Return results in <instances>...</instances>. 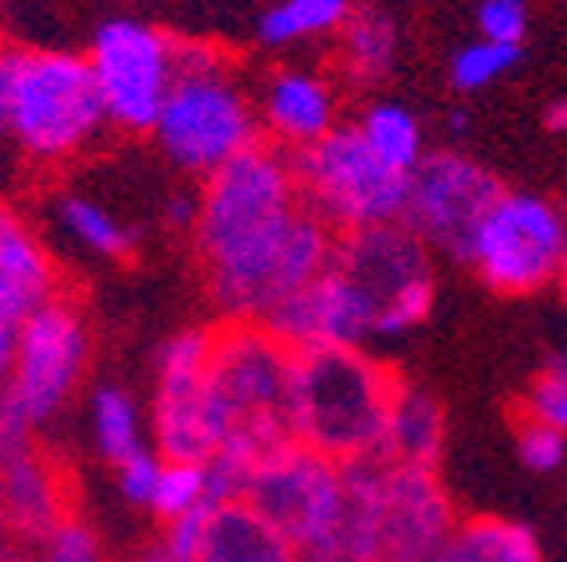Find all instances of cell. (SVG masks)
<instances>
[{
	"instance_id": "f1b7e54d",
	"label": "cell",
	"mask_w": 567,
	"mask_h": 562,
	"mask_svg": "<svg viewBox=\"0 0 567 562\" xmlns=\"http://www.w3.org/2000/svg\"><path fill=\"white\" fill-rule=\"evenodd\" d=\"M520 63V44H496V40H473L450 60V83L457 91H481L505 71Z\"/></svg>"
},
{
	"instance_id": "30bf717a",
	"label": "cell",
	"mask_w": 567,
	"mask_h": 562,
	"mask_svg": "<svg viewBox=\"0 0 567 562\" xmlns=\"http://www.w3.org/2000/svg\"><path fill=\"white\" fill-rule=\"evenodd\" d=\"M339 500H343L339 465L303 445L280 448L276 457L252 468L240 496V503L265 519L296 554L308 551L336 523Z\"/></svg>"
},
{
	"instance_id": "bcb514c9",
	"label": "cell",
	"mask_w": 567,
	"mask_h": 562,
	"mask_svg": "<svg viewBox=\"0 0 567 562\" xmlns=\"http://www.w3.org/2000/svg\"><path fill=\"white\" fill-rule=\"evenodd\" d=\"M556 4H564V9H567V0H556Z\"/></svg>"
},
{
	"instance_id": "484cf974",
	"label": "cell",
	"mask_w": 567,
	"mask_h": 562,
	"mask_svg": "<svg viewBox=\"0 0 567 562\" xmlns=\"http://www.w3.org/2000/svg\"><path fill=\"white\" fill-rule=\"evenodd\" d=\"M347 12H351V0H280L260 17L257 35L268 48H288L296 40L339 32Z\"/></svg>"
},
{
	"instance_id": "7a4b0ae2",
	"label": "cell",
	"mask_w": 567,
	"mask_h": 562,
	"mask_svg": "<svg viewBox=\"0 0 567 562\" xmlns=\"http://www.w3.org/2000/svg\"><path fill=\"white\" fill-rule=\"evenodd\" d=\"M288 366L292 351L260 323L213 331L205 370V429H209V503H240L252 468L296 445L288 429Z\"/></svg>"
},
{
	"instance_id": "3957f363",
	"label": "cell",
	"mask_w": 567,
	"mask_h": 562,
	"mask_svg": "<svg viewBox=\"0 0 567 562\" xmlns=\"http://www.w3.org/2000/svg\"><path fill=\"white\" fill-rule=\"evenodd\" d=\"M394 394H399V382L359 346L292 351L288 429L296 445L336 465L374 457Z\"/></svg>"
},
{
	"instance_id": "ba28073f",
	"label": "cell",
	"mask_w": 567,
	"mask_h": 562,
	"mask_svg": "<svg viewBox=\"0 0 567 562\" xmlns=\"http://www.w3.org/2000/svg\"><path fill=\"white\" fill-rule=\"evenodd\" d=\"M87 67L111 126L151 134L177 71V40L142 20H106L87 48Z\"/></svg>"
},
{
	"instance_id": "603a6c76",
	"label": "cell",
	"mask_w": 567,
	"mask_h": 562,
	"mask_svg": "<svg viewBox=\"0 0 567 562\" xmlns=\"http://www.w3.org/2000/svg\"><path fill=\"white\" fill-rule=\"evenodd\" d=\"M425 562H544L536 535L508 519H470Z\"/></svg>"
},
{
	"instance_id": "60d3db41",
	"label": "cell",
	"mask_w": 567,
	"mask_h": 562,
	"mask_svg": "<svg viewBox=\"0 0 567 562\" xmlns=\"http://www.w3.org/2000/svg\"><path fill=\"white\" fill-rule=\"evenodd\" d=\"M548 126H551V131H567V98L548 111Z\"/></svg>"
},
{
	"instance_id": "836d02e7",
	"label": "cell",
	"mask_w": 567,
	"mask_h": 562,
	"mask_svg": "<svg viewBox=\"0 0 567 562\" xmlns=\"http://www.w3.org/2000/svg\"><path fill=\"white\" fill-rule=\"evenodd\" d=\"M477 28H481V40L520 44L524 28H528V9H524V0H481Z\"/></svg>"
},
{
	"instance_id": "f35d334b",
	"label": "cell",
	"mask_w": 567,
	"mask_h": 562,
	"mask_svg": "<svg viewBox=\"0 0 567 562\" xmlns=\"http://www.w3.org/2000/svg\"><path fill=\"white\" fill-rule=\"evenodd\" d=\"M12 67H17V52H0V138L9 134V111H12Z\"/></svg>"
},
{
	"instance_id": "8992f818",
	"label": "cell",
	"mask_w": 567,
	"mask_h": 562,
	"mask_svg": "<svg viewBox=\"0 0 567 562\" xmlns=\"http://www.w3.org/2000/svg\"><path fill=\"white\" fill-rule=\"evenodd\" d=\"M300 205L331 232L399 225L406 209L410 177L374 158L354 126H336L319 142L288 154Z\"/></svg>"
},
{
	"instance_id": "e0dca14e",
	"label": "cell",
	"mask_w": 567,
	"mask_h": 562,
	"mask_svg": "<svg viewBox=\"0 0 567 562\" xmlns=\"http://www.w3.org/2000/svg\"><path fill=\"white\" fill-rule=\"evenodd\" d=\"M63 516H71L63 476L44 448L32 445L20 457L0 460V531L4 535L44 543V535Z\"/></svg>"
},
{
	"instance_id": "ac0fdd59",
	"label": "cell",
	"mask_w": 567,
	"mask_h": 562,
	"mask_svg": "<svg viewBox=\"0 0 567 562\" xmlns=\"http://www.w3.org/2000/svg\"><path fill=\"white\" fill-rule=\"evenodd\" d=\"M265 126L272 138L303 149L336 131V95L319 75L280 71L265 87Z\"/></svg>"
},
{
	"instance_id": "ee69618b",
	"label": "cell",
	"mask_w": 567,
	"mask_h": 562,
	"mask_svg": "<svg viewBox=\"0 0 567 562\" xmlns=\"http://www.w3.org/2000/svg\"><path fill=\"white\" fill-rule=\"evenodd\" d=\"M453 131H465V111H453Z\"/></svg>"
},
{
	"instance_id": "5bb4252c",
	"label": "cell",
	"mask_w": 567,
	"mask_h": 562,
	"mask_svg": "<svg viewBox=\"0 0 567 562\" xmlns=\"http://www.w3.org/2000/svg\"><path fill=\"white\" fill-rule=\"evenodd\" d=\"M453 511L430 468H394L382 476L379 562H425L450 539Z\"/></svg>"
},
{
	"instance_id": "4fadbf2b",
	"label": "cell",
	"mask_w": 567,
	"mask_h": 562,
	"mask_svg": "<svg viewBox=\"0 0 567 562\" xmlns=\"http://www.w3.org/2000/svg\"><path fill=\"white\" fill-rule=\"evenodd\" d=\"M260 326L288 351L359 346L374 326V303L336 264H328L311 283L276 303Z\"/></svg>"
},
{
	"instance_id": "6da1fadb",
	"label": "cell",
	"mask_w": 567,
	"mask_h": 562,
	"mask_svg": "<svg viewBox=\"0 0 567 562\" xmlns=\"http://www.w3.org/2000/svg\"><path fill=\"white\" fill-rule=\"evenodd\" d=\"M194 240L213 308L229 323H260L336 256V232L296 197L288 154L265 142L205 177Z\"/></svg>"
},
{
	"instance_id": "ffe728a7",
	"label": "cell",
	"mask_w": 567,
	"mask_h": 562,
	"mask_svg": "<svg viewBox=\"0 0 567 562\" xmlns=\"http://www.w3.org/2000/svg\"><path fill=\"white\" fill-rule=\"evenodd\" d=\"M0 288L24 303V311H35L60 295L52 256L12 205H0Z\"/></svg>"
},
{
	"instance_id": "5b68a950",
	"label": "cell",
	"mask_w": 567,
	"mask_h": 562,
	"mask_svg": "<svg viewBox=\"0 0 567 562\" xmlns=\"http://www.w3.org/2000/svg\"><path fill=\"white\" fill-rule=\"evenodd\" d=\"M106 126L95 80L83 55L35 48L17 52L9 134L35 162H68Z\"/></svg>"
},
{
	"instance_id": "9a60e30c",
	"label": "cell",
	"mask_w": 567,
	"mask_h": 562,
	"mask_svg": "<svg viewBox=\"0 0 567 562\" xmlns=\"http://www.w3.org/2000/svg\"><path fill=\"white\" fill-rule=\"evenodd\" d=\"M331 264L363 291L374 303V315L390 299L402 295L410 283L430 280L425 252L417 237L402 225H374V229H354L343 240H336Z\"/></svg>"
},
{
	"instance_id": "ab89813d",
	"label": "cell",
	"mask_w": 567,
	"mask_h": 562,
	"mask_svg": "<svg viewBox=\"0 0 567 562\" xmlns=\"http://www.w3.org/2000/svg\"><path fill=\"white\" fill-rule=\"evenodd\" d=\"M166 217L174 220L177 229H194V217H197V197L189 194H174L166 201Z\"/></svg>"
},
{
	"instance_id": "9c48e42d",
	"label": "cell",
	"mask_w": 567,
	"mask_h": 562,
	"mask_svg": "<svg viewBox=\"0 0 567 562\" xmlns=\"http://www.w3.org/2000/svg\"><path fill=\"white\" fill-rule=\"evenodd\" d=\"M87 323L71 299L52 295L24 315L4 389L17 397L35 429L52 422L71 402L83 370H87Z\"/></svg>"
},
{
	"instance_id": "74e56055",
	"label": "cell",
	"mask_w": 567,
	"mask_h": 562,
	"mask_svg": "<svg viewBox=\"0 0 567 562\" xmlns=\"http://www.w3.org/2000/svg\"><path fill=\"white\" fill-rule=\"evenodd\" d=\"M24 303L9 295V291L0 288V389L9 386V374H12V354H17V334L20 323H24Z\"/></svg>"
},
{
	"instance_id": "d6986e66",
	"label": "cell",
	"mask_w": 567,
	"mask_h": 562,
	"mask_svg": "<svg viewBox=\"0 0 567 562\" xmlns=\"http://www.w3.org/2000/svg\"><path fill=\"white\" fill-rule=\"evenodd\" d=\"M442 437L445 422L434 397L422 394V389L399 386L374 457L394 468H430L434 472L437 457H442Z\"/></svg>"
},
{
	"instance_id": "52a82bcc",
	"label": "cell",
	"mask_w": 567,
	"mask_h": 562,
	"mask_svg": "<svg viewBox=\"0 0 567 562\" xmlns=\"http://www.w3.org/2000/svg\"><path fill=\"white\" fill-rule=\"evenodd\" d=\"M567 248V220L532 194H501L477 220L465 264L493 291L524 295L556 280Z\"/></svg>"
},
{
	"instance_id": "cb8c5ba5",
	"label": "cell",
	"mask_w": 567,
	"mask_h": 562,
	"mask_svg": "<svg viewBox=\"0 0 567 562\" xmlns=\"http://www.w3.org/2000/svg\"><path fill=\"white\" fill-rule=\"evenodd\" d=\"M359 138L367 142L374 158L394 174H414V166L422 162V126L399 103H379L363 115V123L354 126Z\"/></svg>"
},
{
	"instance_id": "d4e9b609",
	"label": "cell",
	"mask_w": 567,
	"mask_h": 562,
	"mask_svg": "<svg viewBox=\"0 0 567 562\" xmlns=\"http://www.w3.org/2000/svg\"><path fill=\"white\" fill-rule=\"evenodd\" d=\"M91 437H95L99 457H106L115 468L146 448L142 414L123 386L95 389V397H91Z\"/></svg>"
},
{
	"instance_id": "8fae6325",
	"label": "cell",
	"mask_w": 567,
	"mask_h": 562,
	"mask_svg": "<svg viewBox=\"0 0 567 562\" xmlns=\"http://www.w3.org/2000/svg\"><path fill=\"white\" fill-rule=\"evenodd\" d=\"M501 194H505L501 181L477 162L461 154H422V162L410 174L406 209L399 225L465 260L477 220Z\"/></svg>"
},
{
	"instance_id": "e575fe53",
	"label": "cell",
	"mask_w": 567,
	"mask_h": 562,
	"mask_svg": "<svg viewBox=\"0 0 567 562\" xmlns=\"http://www.w3.org/2000/svg\"><path fill=\"white\" fill-rule=\"evenodd\" d=\"M567 457V437L548 425L524 422L520 425V460L532 472H556Z\"/></svg>"
},
{
	"instance_id": "d6a6232c",
	"label": "cell",
	"mask_w": 567,
	"mask_h": 562,
	"mask_svg": "<svg viewBox=\"0 0 567 562\" xmlns=\"http://www.w3.org/2000/svg\"><path fill=\"white\" fill-rule=\"evenodd\" d=\"M209 503L186 511L166 523V535H162L158 554L166 562H197L202 559V543H205V528H209Z\"/></svg>"
},
{
	"instance_id": "44dd1931",
	"label": "cell",
	"mask_w": 567,
	"mask_h": 562,
	"mask_svg": "<svg viewBox=\"0 0 567 562\" xmlns=\"http://www.w3.org/2000/svg\"><path fill=\"white\" fill-rule=\"evenodd\" d=\"M197 562H296V551L245 503H221L209 511Z\"/></svg>"
},
{
	"instance_id": "8d00e7d4",
	"label": "cell",
	"mask_w": 567,
	"mask_h": 562,
	"mask_svg": "<svg viewBox=\"0 0 567 562\" xmlns=\"http://www.w3.org/2000/svg\"><path fill=\"white\" fill-rule=\"evenodd\" d=\"M32 445H35L32 417L20 409V402L9 389H0V460L20 457V452H28Z\"/></svg>"
},
{
	"instance_id": "83f0119b",
	"label": "cell",
	"mask_w": 567,
	"mask_h": 562,
	"mask_svg": "<svg viewBox=\"0 0 567 562\" xmlns=\"http://www.w3.org/2000/svg\"><path fill=\"white\" fill-rule=\"evenodd\" d=\"M209 503V472L205 460H162L158 483H154L151 511L169 523V519L186 516V511ZM213 508V503H209Z\"/></svg>"
},
{
	"instance_id": "b9f144b4",
	"label": "cell",
	"mask_w": 567,
	"mask_h": 562,
	"mask_svg": "<svg viewBox=\"0 0 567 562\" xmlns=\"http://www.w3.org/2000/svg\"><path fill=\"white\" fill-rule=\"evenodd\" d=\"M559 283H564V295H567V248H564V260H559Z\"/></svg>"
},
{
	"instance_id": "f546056e",
	"label": "cell",
	"mask_w": 567,
	"mask_h": 562,
	"mask_svg": "<svg viewBox=\"0 0 567 562\" xmlns=\"http://www.w3.org/2000/svg\"><path fill=\"white\" fill-rule=\"evenodd\" d=\"M524 409H528V422L548 425V429L567 437V354H551L544 362L540 378L528 389Z\"/></svg>"
},
{
	"instance_id": "2e32d148",
	"label": "cell",
	"mask_w": 567,
	"mask_h": 562,
	"mask_svg": "<svg viewBox=\"0 0 567 562\" xmlns=\"http://www.w3.org/2000/svg\"><path fill=\"white\" fill-rule=\"evenodd\" d=\"M343 472V500L339 516L296 562H379V508L386 465L379 457H359L339 465Z\"/></svg>"
},
{
	"instance_id": "f6af8a7d",
	"label": "cell",
	"mask_w": 567,
	"mask_h": 562,
	"mask_svg": "<svg viewBox=\"0 0 567 562\" xmlns=\"http://www.w3.org/2000/svg\"><path fill=\"white\" fill-rule=\"evenodd\" d=\"M142 562H166V559H162L158 551H151V554H146V559H142Z\"/></svg>"
},
{
	"instance_id": "7c38bea8",
	"label": "cell",
	"mask_w": 567,
	"mask_h": 562,
	"mask_svg": "<svg viewBox=\"0 0 567 562\" xmlns=\"http://www.w3.org/2000/svg\"><path fill=\"white\" fill-rule=\"evenodd\" d=\"M213 354L209 326H189L166 339L158 354L151 429L162 460H205L209 429H205V370Z\"/></svg>"
},
{
	"instance_id": "4dcf8cb0",
	"label": "cell",
	"mask_w": 567,
	"mask_h": 562,
	"mask_svg": "<svg viewBox=\"0 0 567 562\" xmlns=\"http://www.w3.org/2000/svg\"><path fill=\"white\" fill-rule=\"evenodd\" d=\"M430 308H434V283H430V280L410 283L402 295H394L386 308L374 315L371 334H402V331H410V326H417L425 315H430Z\"/></svg>"
},
{
	"instance_id": "7402d4cb",
	"label": "cell",
	"mask_w": 567,
	"mask_h": 562,
	"mask_svg": "<svg viewBox=\"0 0 567 562\" xmlns=\"http://www.w3.org/2000/svg\"><path fill=\"white\" fill-rule=\"evenodd\" d=\"M399 55V28L379 9H351L339 24V67L351 83H379Z\"/></svg>"
},
{
	"instance_id": "d590c367",
	"label": "cell",
	"mask_w": 567,
	"mask_h": 562,
	"mask_svg": "<svg viewBox=\"0 0 567 562\" xmlns=\"http://www.w3.org/2000/svg\"><path fill=\"white\" fill-rule=\"evenodd\" d=\"M158 472H162V457L151 452V448H142L131 460H123L118 465V492H123V500L134 503V508H151Z\"/></svg>"
},
{
	"instance_id": "7bdbcfd3",
	"label": "cell",
	"mask_w": 567,
	"mask_h": 562,
	"mask_svg": "<svg viewBox=\"0 0 567 562\" xmlns=\"http://www.w3.org/2000/svg\"><path fill=\"white\" fill-rule=\"evenodd\" d=\"M17 562H55V559H48L44 551H35V554H28V559H17Z\"/></svg>"
},
{
	"instance_id": "1f68e13d",
	"label": "cell",
	"mask_w": 567,
	"mask_h": 562,
	"mask_svg": "<svg viewBox=\"0 0 567 562\" xmlns=\"http://www.w3.org/2000/svg\"><path fill=\"white\" fill-rule=\"evenodd\" d=\"M40 551L55 562H99V554H103L99 551V535L75 516H63L60 523L44 535Z\"/></svg>"
},
{
	"instance_id": "277c9868",
	"label": "cell",
	"mask_w": 567,
	"mask_h": 562,
	"mask_svg": "<svg viewBox=\"0 0 567 562\" xmlns=\"http://www.w3.org/2000/svg\"><path fill=\"white\" fill-rule=\"evenodd\" d=\"M151 134L169 166L209 177L229 158L257 146L260 118L240 83L225 71L221 55L205 44L177 40L174 83Z\"/></svg>"
},
{
	"instance_id": "4316f807",
	"label": "cell",
	"mask_w": 567,
	"mask_h": 562,
	"mask_svg": "<svg viewBox=\"0 0 567 562\" xmlns=\"http://www.w3.org/2000/svg\"><path fill=\"white\" fill-rule=\"evenodd\" d=\"M60 220L71 237L80 240L87 252L103 256V260H126L134 252V232L126 229L115 212H106L99 201L87 197H68L60 205Z\"/></svg>"
}]
</instances>
